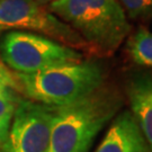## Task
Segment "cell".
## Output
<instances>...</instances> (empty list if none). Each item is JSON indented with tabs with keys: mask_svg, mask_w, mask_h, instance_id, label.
I'll return each mask as SVG.
<instances>
[{
	"mask_svg": "<svg viewBox=\"0 0 152 152\" xmlns=\"http://www.w3.org/2000/svg\"><path fill=\"white\" fill-rule=\"evenodd\" d=\"M121 105L118 94L102 86L78 102L56 107L48 152H88Z\"/></svg>",
	"mask_w": 152,
	"mask_h": 152,
	"instance_id": "6da1fadb",
	"label": "cell"
},
{
	"mask_svg": "<svg viewBox=\"0 0 152 152\" xmlns=\"http://www.w3.org/2000/svg\"><path fill=\"white\" fill-rule=\"evenodd\" d=\"M49 9L85 39L91 53L113 54L131 29L117 0H58Z\"/></svg>",
	"mask_w": 152,
	"mask_h": 152,
	"instance_id": "7a4b0ae2",
	"label": "cell"
},
{
	"mask_svg": "<svg viewBox=\"0 0 152 152\" xmlns=\"http://www.w3.org/2000/svg\"><path fill=\"white\" fill-rule=\"evenodd\" d=\"M16 80L31 100L61 107L98 90L103 86L104 71L96 62L82 60L31 75L17 73Z\"/></svg>",
	"mask_w": 152,
	"mask_h": 152,
	"instance_id": "3957f363",
	"label": "cell"
},
{
	"mask_svg": "<svg viewBox=\"0 0 152 152\" xmlns=\"http://www.w3.org/2000/svg\"><path fill=\"white\" fill-rule=\"evenodd\" d=\"M0 50L6 64L16 73L23 75L83 60L79 51L25 31H9L1 39Z\"/></svg>",
	"mask_w": 152,
	"mask_h": 152,
	"instance_id": "277c9868",
	"label": "cell"
},
{
	"mask_svg": "<svg viewBox=\"0 0 152 152\" xmlns=\"http://www.w3.org/2000/svg\"><path fill=\"white\" fill-rule=\"evenodd\" d=\"M2 31L35 33L77 51L91 53L73 28L36 0H0V32Z\"/></svg>",
	"mask_w": 152,
	"mask_h": 152,
	"instance_id": "5b68a950",
	"label": "cell"
},
{
	"mask_svg": "<svg viewBox=\"0 0 152 152\" xmlns=\"http://www.w3.org/2000/svg\"><path fill=\"white\" fill-rule=\"evenodd\" d=\"M56 107L19 99L1 152H48Z\"/></svg>",
	"mask_w": 152,
	"mask_h": 152,
	"instance_id": "8992f818",
	"label": "cell"
},
{
	"mask_svg": "<svg viewBox=\"0 0 152 152\" xmlns=\"http://www.w3.org/2000/svg\"><path fill=\"white\" fill-rule=\"evenodd\" d=\"M95 152H151L135 117L130 110L115 116Z\"/></svg>",
	"mask_w": 152,
	"mask_h": 152,
	"instance_id": "52a82bcc",
	"label": "cell"
},
{
	"mask_svg": "<svg viewBox=\"0 0 152 152\" xmlns=\"http://www.w3.org/2000/svg\"><path fill=\"white\" fill-rule=\"evenodd\" d=\"M131 113L152 152V77H137L127 87Z\"/></svg>",
	"mask_w": 152,
	"mask_h": 152,
	"instance_id": "ba28073f",
	"label": "cell"
},
{
	"mask_svg": "<svg viewBox=\"0 0 152 152\" xmlns=\"http://www.w3.org/2000/svg\"><path fill=\"white\" fill-rule=\"evenodd\" d=\"M15 79L4 66L0 68V148L9 133L11 121L19 102L15 91Z\"/></svg>",
	"mask_w": 152,
	"mask_h": 152,
	"instance_id": "9c48e42d",
	"label": "cell"
},
{
	"mask_svg": "<svg viewBox=\"0 0 152 152\" xmlns=\"http://www.w3.org/2000/svg\"><path fill=\"white\" fill-rule=\"evenodd\" d=\"M127 52L136 64L152 66V33L145 28L136 31L127 41Z\"/></svg>",
	"mask_w": 152,
	"mask_h": 152,
	"instance_id": "30bf717a",
	"label": "cell"
},
{
	"mask_svg": "<svg viewBox=\"0 0 152 152\" xmlns=\"http://www.w3.org/2000/svg\"><path fill=\"white\" fill-rule=\"evenodd\" d=\"M132 19H151L152 0H117Z\"/></svg>",
	"mask_w": 152,
	"mask_h": 152,
	"instance_id": "8fae6325",
	"label": "cell"
},
{
	"mask_svg": "<svg viewBox=\"0 0 152 152\" xmlns=\"http://www.w3.org/2000/svg\"><path fill=\"white\" fill-rule=\"evenodd\" d=\"M38 4H41V5H49V4H51V2H53V1H58V0H36Z\"/></svg>",
	"mask_w": 152,
	"mask_h": 152,
	"instance_id": "7c38bea8",
	"label": "cell"
},
{
	"mask_svg": "<svg viewBox=\"0 0 152 152\" xmlns=\"http://www.w3.org/2000/svg\"><path fill=\"white\" fill-rule=\"evenodd\" d=\"M1 66H2V65H1V64H0V68H1Z\"/></svg>",
	"mask_w": 152,
	"mask_h": 152,
	"instance_id": "4fadbf2b",
	"label": "cell"
}]
</instances>
